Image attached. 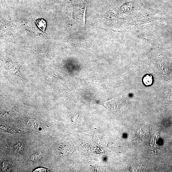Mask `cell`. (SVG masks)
I'll use <instances>...</instances> for the list:
<instances>
[{
	"instance_id": "1",
	"label": "cell",
	"mask_w": 172,
	"mask_h": 172,
	"mask_svg": "<svg viewBox=\"0 0 172 172\" xmlns=\"http://www.w3.org/2000/svg\"><path fill=\"white\" fill-rule=\"evenodd\" d=\"M35 22L41 30L44 32L46 29V24L44 20L43 19H39L35 21Z\"/></svg>"
},
{
	"instance_id": "2",
	"label": "cell",
	"mask_w": 172,
	"mask_h": 172,
	"mask_svg": "<svg viewBox=\"0 0 172 172\" xmlns=\"http://www.w3.org/2000/svg\"><path fill=\"white\" fill-rule=\"evenodd\" d=\"M152 82V77L151 75H147L143 79V82L146 86L151 85Z\"/></svg>"
},
{
	"instance_id": "3",
	"label": "cell",
	"mask_w": 172,
	"mask_h": 172,
	"mask_svg": "<svg viewBox=\"0 0 172 172\" xmlns=\"http://www.w3.org/2000/svg\"><path fill=\"white\" fill-rule=\"evenodd\" d=\"M93 103L101 105L104 106V101L92 99H89Z\"/></svg>"
},
{
	"instance_id": "4",
	"label": "cell",
	"mask_w": 172,
	"mask_h": 172,
	"mask_svg": "<svg viewBox=\"0 0 172 172\" xmlns=\"http://www.w3.org/2000/svg\"><path fill=\"white\" fill-rule=\"evenodd\" d=\"M47 170L46 169L42 168V170H41V168L38 169H36L35 171H38V172H41V171H47Z\"/></svg>"
}]
</instances>
